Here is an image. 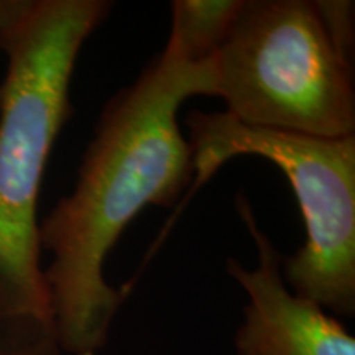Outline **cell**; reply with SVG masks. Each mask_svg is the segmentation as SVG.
Instances as JSON below:
<instances>
[{
    "label": "cell",
    "instance_id": "8992f818",
    "mask_svg": "<svg viewBox=\"0 0 355 355\" xmlns=\"http://www.w3.org/2000/svg\"><path fill=\"white\" fill-rule=\"evenodd\" d=\"M243 0H175L168 46L186 61H209L232 28Z\"/></svg>",
    "mask_w": 355,
    "mask_h": 355
},
{
    "label": "cell",
    "instance_id": "3957f363",
    "mask_svg": "<svg viewBox=\"0 0 355 355\" xmlns=\"http://www.w3.org/2000/svg\"><path fill=\"white\" fill-rule=\"evenodd\" d=\"M211 71L212 96L242 123L355 135L354 66L336 51L313 0H243Z\"/></svg>",
    "mask_w": 355,
    "mask_h": 355
},
{
    "label": "cell",
    "instance_id": "7a4b0ae2",
    "mask_svg": "<svg viewBox=\"0 0 355 355\" xmlns=\"http://www.w3.org/2000/svg\"><path fill=\"white\" fill-rule=\"evenodd\" d=\"M109 0H0V355H61L42 266L38 202L73 114L74 66Z\"/></svg>",
    "mask_w": 355,
    "mask_h": 355
},
{
    "label": "cell",
    "instance_id": "5b68a950",
    "mask_svg": "<svg viewBox=\"0 0 355 355\" xmlns=\"http://www.w3.org/2000/svg\"><path fill=\"white\" fill-rule=\"evenodd\" d=\"M235 209L257 248V265L247 268L234 257L225 270L247 293L243 319L234 337L235 355H355V339L332 314L295 295L285 283L282 259L257 220L243 193Z\"/></svg>",
    "mask_w": 355,
    "mask_h": 355
},
{
    "label": "cell",
    "instance_id": "277c9868",
    "mask_svg": "<svg viewBox=\"0 0 355 355\" xmlns=\"http://www.w3.org/2000/svg\"><path fill=\"white\" fill-rule=\"evenodd\" d=\"M193 157L188 198L241 155L277 165L298 199L306 241L282 259L288 288L337 316L355 314V135L318 139L247 125L227 112L186 115Z\"/></svg>",
    "mask_w": 355,
    "mask_h": 355
},
{
    "label": "cell",
    "instance_id": "6da1fadb",
    "mask_svg": "<svg viewBox=\"0 0 355 355\" xmlns=\"http://www.w3.org/2000/svg\"><path fill=\"white\" fill-rule=\"evenodd\" d=\"M212 96L211 60L193 64L165 46L140 78L110 97L79 166L73 193L40 220L43 268L63 354L96 355L127 296L104 278V263L146 206H173L193 181L181 105Z\"/></svg>",
    "mask_w": 355,
    "mask_h": 355
},
{
    "label": "cell",
    "instance_id": "52a82bcc",
    "mask_svg": "<svg viewBox=\"0 0 355 355\" xmlns=\"http://www.w3.org/2000/svg\"><path fill=\"white\" fill-rule=\"evenodd\" d=\"M313 2L336 51L345 63L354 64V2H349V0H313Z\"/></svg>",
    "mask_w": 355,
    "mask_h": 355
}]
</instances>
